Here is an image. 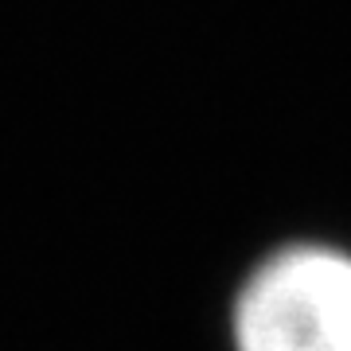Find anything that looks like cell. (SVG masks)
Masks as SVG:
<instances>
[{
  "mask_svg": "<svg viewBox=\"0 0 351 351\" xmlns=\"http://www.w3.org/2000/svg\"><path fill=\"white\" fill-rule=\"evenodd\" d=\"M234 351H351V250L332 242L277 246L230 301Z\"/></svg>",
  "mask_w": 351,
  "mask_h": 351,
  "instance_id": "6da1fadb",
  "label": "cell"
}]
</instances>
